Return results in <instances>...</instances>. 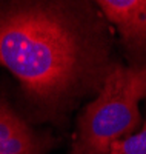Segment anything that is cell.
Instances as JSON below:
<instances>
[{
	"mask_svg": "<svg viewBox=\"0 0 146 154\" xmlns=\"http://www.w3.org/2000/svg\"><path fill=\"white\" fill-rule=\"evenodd\" d=\"M46 139L0 100V154H45Z\"/></svg>",
	"mask_w": 146,
	"mask_h": 154,
	"instance_id": "cell-4",
	"label": "cell"
},
{
	"mask_svg": "<svg viewBox=\"0 0 146 154\" xmlns=\"http://www.w3.org/2000/svg\"><path fill=\"white\" fill-rule=\"evenodd\" d=\"M109 154H146V120L140 131L112 143Z\"/></svg>",
	"mask_w": 146,
	"mask_h": 154,
	"instance_id": "cell-5",
	"label": "cell"
},
{
	"mask_svg": "<svg viewBox=\"0 0 146 154\" xmlns=\"http://www.w3.org/2000/svg\"><path fill=\"white\" fill-rule=\"evenodd\" d=\"M143 99L146 62L109 69L99 96L78 117L71 154H109L112 143L134 134L140 126L138 103Z\"/></svg>",
	"mask_w": 146,
	"mask_h": 154,
	"instance_id": "cell-2",
	"label": "cell"
},
{
	"mask_svg": "<svg viewBox=\"0 0 146 154\" xmlns=\"http://www.w3.org/2000/svg\"><path fill=\"white\" fill-rule=\"evenodd\" d=\"M103 40L60 3L0 6V66L48 108L105 79Z\"/></svg>",
	"mask_w": 146,
	"mask_h": 154,
	"instance_id": "cell-1",
	"label": "cell"
},
{
	"mask_svg": "<svg viewBox=\"0 0 146 154\" xmlns=\"http://www.w3.org/2000/svg\"><path fill=\"white\" fill-rule=\"evenodd\" d=\"M97 5L128 51L146 54V0H100Z\"/></svg>",
	"mask_w": 146,
	"mask_h": 154,
	"instance_id": "cell-3",
	"label": "cell"
}]
</instances>
